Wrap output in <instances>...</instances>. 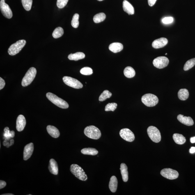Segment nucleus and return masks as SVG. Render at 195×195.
<instances>
[{"label": "nucleus", "instance_id": "f257e3e1", "mask_svg": "<svg viewBox=\"0 0 195 195\" xmlns=\"http://www.w3.org/2000/svg\"><path fill=\"white\" fill-rule=\"evenodd\" d=\"M46 96L49 100L58 107L63 109H67L69 107L68 103L54 94L49 92L46 94Z\"/></svg>", "mask_w": 195, "mask_h": 195}, {"label": "nucleus", "instance_id": "f03ea898", "mask_svg": "<svg viewBox=\"0 0 195 195\" xmlns=\"http://www.w3.org/2000/svg\"><path fill=\"white\" fill-rule=\"evenodd\" d=\"M84 133L86 136L92 139L98 140L101 136V133L100 129L93 125L86 127Z\"/></svg>", "mask_w": 195, "mask_h": 195}, {"label": "nucleus", "instance_id": "7ed1b4c3", "mask_svg": "<svg viewBox=\"0 0 195 195\" xmlns=\"http://www.w3.org/2000/svg\"><path fill=\"white\" fill-rule=\"evenodd\" d=\"M70 171L79 179L86 181L88 176L82 168L77 164H72L70 166Z\"/></svg>", "mask_w": 195, "mask_h": 195}, {"label": "nucleus", "instance_id": "20e7f679", "mask_svg": "<svg viewBox=\"0 0 195 195\" xmlns=\"http://www.w3.org/2000/svg\"><path fill=\"white\" fill-rule=\"evenodd\" d=\"M142 102L148 107H154L158 104V98L152 94H147L143 95L141 98Z\"/></svg>", "mask_w": 195, "mask_h": 195}, {"label": "nucleus", "instance_id": "39448f33", "mask_svg": "<svg viewBox=\"0 0 195 195\" xmlns=\"http://www.w3.org/2000/svg\"><path fill=\"white\" fill-rule=\"evenodd\" d=\"M37 74V70L34 67H31L28 70L22 80V86L25 87L29 86L34 80Z\"/></svg>", "mask_w": 195, "mask_h": 195}, {"label": "nucleus", "instance_id": "423d86ee", "mask_svg": "<svg viewBox=\"0 0 195 195\" xmlns=\"http://www.w3.org/2000/svg\"><path fill=\"white\" fill-rule=\"evenodd\" d=\"M26 44V40H20L10 46L8 49V53L10 56H15L22 50Z\"/></svg>", "mask_w": 195, "mask_h": 195}, {"label": "nucleus", "instance_id": "0eeeda50", "mask_svg": "<svg viewBox=\"0 0 195 195\" xmlns=\"http://www.w3.org/2000/svg\"><path fill=\"white\" fill-rule=\"evenodd\" d=\"M147 132L152 141L155 143L160 142L161 140L160 133L157 128L152 126L149 127L147 129Z\"/></svg>", "mask_w": 195, "mask_h": 195}, {"label": "nucleus", "instance_id": "6e6552de", "mask_svg": "<svg viewBox=\"0 0 195 195\" xmlns=\"http://www.w3.org/2000/svg\"><path fill=\"white\" fill-rule=\"evenodd\" d=\"M63 80L65 84L71 87L76 89H79L83 88V86L82 83L74 78L68 76H64L63 78Z\"/></svg>", "mask_w": 195, "mask_h": 195}, {"label": "nucleus", "instance_id": "1a4fd4ad", "mask_svg": "<svg viewBox=\"0 0 195 195\" xmlns=\"http://www.w3.org/2000/svg\"><path fill=\"white\" fill-rule=\"evenodd\" d=\"M160 174L164 178L169 180H174L178 178L179 173L176 170L171 168H164L160 172Z\"/></svg>", "mask_w": 195, "mask_h": 195}, {"label": "nucleus", "instance_id": "9d476101", "mask_svg": "<svg viewBox=\"0 0 195 195\" xmlns=\"http://www.w3.org/2000/svg\"><path fill=\"white\" fill-rule=\"evenodd\" d=\"M169 62V59L166 57L159 56L154 60L153 64L156 68L162 69L167 66Z\"/></svg>", "mask_w": 195, "mask_h": 195}, {"label": "nucleus", "instance_id": "9b49d317", "mask_svg": "<svg viewBox=\"0 0 195 195\" xmlns=\"http://www.w3.org/2000/svg\"><path fill=\"white\" fill-rule=\"evenodd\" d=\"M120 136L126 141L132 142L135 139L134 135L130 129L128 128H124L121 129L120 132Z\"/></svg>", "mask_w": 195, "mask_h": 195}, {"label": "nucleus", "instance_id": "f8f14e48", "mask_svg": "<svg viewBox=\"0 0 195 195\" xmlns=\"http://www.w3.org/2000/svg\"><path fill=\"white\" fill-rule=\"evenodd\" d=\"M5 0L0 2V8L2 13L5 17L10 19L12 17V12L9 6L5 2Z\"/></svg>", "mask_w": 195, "mask_h": 195}, {"label": "nucleus", "instance_id": "ddd939ff", "mask_svg": "<svg viewBox=\"0 0 195 195\" xmlns=\"http://www.w3.org/2000/svg\"><path fill=\"white\" fill-rule=\"evenodd\" d=\"M26 124V120L25 118L22 115L18 116L16 123V128L19 132H21L24 130Z\"/></svg>", "mask_w": 195, "mask_h": 195}, {"label": "nucleus", "instance_id": "4468645a", "mask_svg": "<svg viewBox=\"0 0 195 195\" xmlns=\"http://www.w3.org/2000/svg\"><path fill=\"white\" fill-rule=\"evenodd\" d=\"M33 150L34 144L33 143H30L25 146L23 154L24 160H27L30 158L33 153Z\"/></svg>", "mask_w": 195, "mask_h": 195}, {"label": "nucleus", "instance_id": "2eb2a0df", "mask_svg": "<svg viewBox=\"0 0 195 195\" xmlns=\"http://www.w3.org/2000/svg\"><path fill=\"white\" fill-rule=\"evenodd\" d=\"M168 40L165 38H161L157 39L152 42V47L156 49H160L167 45Z\"/></svg>", "mask_w": 195, "mask_h": 195}, {"label": "nucleus", "instance_id": "dca6fc26", "mask_svg": "<svg viewBox=\"0 0 195 195\" xmlns=\"http://www.w3.org/2000/svg\"><path fill=\"white\" fill-rule=\"evenodd\" d=\"M177 118L180 123L188 126H190L194 124V122L190 117L185 116L183 115H179L177 117Z\"/></svg>", "mask_w": 195, "mask_h": 195}, {"label": "nucleus", "instance_id": "f3484780", "mask_svg": "<svg viewBox=\"0 0 195 195\" xmlns=\"http://www.w3.org/2000/svg\"><path fill=\"white\" fill-rule=\"evenodd\" d=\"M48 168L51 173L54 175L58 174V164L54 159H51L50 160Z\"/></svg>", "mask_w": 195, "mask_h": 195}, {"label": "nucleus", "instance_id": "a211bd4d", "mask_svg": "<svg viewBox=\"0 0 195 195\" xmlns=\"http://www.w3.org/2000/svg\"><path fill=\"white\" fill-rule=\"evenodd\" d=\"M123 7L124 11L128 14L129 15H134V7L126 0H124L123 2Z\"/></svg>", "mask_w": 195, "mask_h": 195}, {"label": "nucleus", "instance_id": "6ab92c4d", "mask_svg": "<svg viewBox=\"0 0 195 195\" xmlns=\"http://www.w3.org/2000/svg\"><path fill=\"white\" fill-rule=\"evenodd\" d=\"M47 132L52 137L58 138L60 135V133L58 129L53 126L49 125L47 127Z\"/></svg>", "mask_w": 195, "mask_h": 195}, {"label": "nucleus", "instance_id": "aec40b11", "mask_svg": "<svg viewBox=\"0 0 195 195\" xmlns=\"http://www.w3.org/2000/svg\"><path fill=\"white\" fill-rule=\"evenodd\" d=\"M120 170L123 181L127 182L128 180V172L126 165L124 163H122L120 165Z\"/></svg>", "mask_w": 195, "mask_h": 195}, {"label": "nucleus", "instance_id": "412c9836", "mask_svg": "<svg viewBox=\"0 0 195 195\" xmlns=\"http://www.w3.org/2000/svg\"><path fill=\"white\" fill-rule=\"evenodd\" d=\"M118 181L116 177L114 176L111 177L109 184L110 190L112 193H115L118 188Z\"/></svg>", "mask_w": 195, "mask_h": 195}, {"label": "nucleus", "instance_id": "4be33fe9", "mask_svg": "<svg viewBox=\"0 0 195 195\" xmlns=\"http://www.w3.org/2000/svg\"><path fill=\"white\" fill-rule=\"evenodd\" d=\"M123 46L122 44L118 42H115L110 44L109 46V49L113 53H117L123 50Z\"/></svg>", "mask_w": 195, "mask_h": 195}, {"label": "nucleus", "instance_id": "5701e85b", "mask_svg": "<svg viewBox=\"0 0 195 195\" xmlns=\"http://www.w3.org/2000/svg\"><path fill=\"white\" fill-rule=\"evenodd\" d=\"M85 54L82 52H77L74 54H71L69 55L68 58L71 61H77L82 59L85 58Z\"/></svg>", "mask_w": 195, "mask_h": 195}, {"label": "nucleus", "instance_id": "b1692460", "mask_svg": "<svg viewBox=\"0 0 195 195\" xmlns=\"http://www.w3.org/2000/svg\"><path fill=\"white\" fill-rule=\"evenodd\" d=\"M173 138L175 142L178 145H182L186 142L185 138L181 134H175L173 135Z\"/></svg>", "mask_w": 195, "mask_h": 195}, {"label": "nucleus", "instance_id": "393cba45", "mask_svg": "<svg viewBox=\"0 0 195 195\" xmlns=\"http://www.w3.org/2000/svg\"><path fill=\"white\" fill-rule=\"evenodd\" d=\"M124 74L126 77L132 78L135 76L136 72L132 67L128 66L125 68L124 70Z\"/></svg>", "mask_w": 195, "mask_h": 195}, {"label": "nucleus", "instance_id": "a878e982", "mask_svg": "<svg viewBox=\"0 0 195 195\" xmlns=\"http://www.w3.org/2000/svg\"><path fill=\"white\" fill-rule=\"evenodd\" d=\"M179 99L182 100H185L188 98L189 93L188 91L186 88H182L180 90L178 93Z\"/></svg>", "mask_w": 195, "mask_h": 195}, {"label": "nucleus", "instance_id": "bb28decb", "mask_svg": "<svg viewBox=\"0 0 195 195\" xmlns=\"http://www.w3.org/2000/svg\"><path fill=\"white\" fill-rule=\"evenodd\" d=\"M81 152L84 155L94 156L98 154V152L94 148H86L81 150Z\"/></svg>", "mask_w": 195, "mask_h": 195}, {"label": "nucleus", "instance_id": "cd10ccee", "mask_svg": "<svg viewBox=\"0 0 195 195\" xmlns=\"http://www.w3.org/2000/svg\"><path fill=\"white\" fill-rule=\"evenodd\" d=\"M106 18V15L104 13H100L94 16L93 21L96 23H98L103 22Z\"/></svg>", "mask_w": 195, "mask_h": 195}, {"label": "nucleus", "instance_id": "c85d7f7f", "mask_svg": "<svg viewBox=\"0 0 195 195\" xmlns=\"http://www.w3.org/2000/svg\"><path fill=\"white\" fill-rule=\"evenodd\" d=\"M4 133L3 135L6 140L9 139L10 138H13L15 136V132L13 130L10 131L8 127L5 128L4 129Z\"/></svg>", "mask_w": 195, "mask_h": 195}, {"label": "nucleus", "instance_id": "c756f323", "mask_svg": "<svg viewBox=\"0 0 195 195\" xmlns=\"http://www.w3.org/2000/svg\"><path fill=\"white\" fill-rule=\"evenodd\" d=\"M112 94L110 92L109 90H104L103 93L101 94L100 97H99V100L100 102L104 101L106 99L109 98L111 97Z\"/></svg>", "mask_w": 195, "mask_h": 195}, {"label": "nucleus", "instance_id": "7c9ffc66", "mask_svg": "<svg viewBox=\"0 0 195 195\" xmlns=\"http://www.w3.org/2000/svg\"><path fill=\"white\" fill-rule=\"evenodd\" d=\"M63 34L64 30L63 28L58 27L56 28L53 32L52 36L55 38H58L62 36Z\"/></svg>", "mask_w": 195, "mask_h": 195}, {"label": "nucleus", "instance_id": "2f4dec72", "mask_svg": "<svg viewBox=\"0 0 195 195\" xmlns=\"http://www.w3.org/2000/svg\"><path fill=\"white\" fill-rule=\"evenodd\" d=\"M195 65V58H191L184 65V70L187 71L193 68Z\"/></svg>", "mask_w": 195, "mask_h": 195}, {"label": "nucleus", "instance_id": "473e14b6", "mask_svg": "<svg viewBox=\"0 0 195 195\" xmlns=\"http://www.w3.org/2000/svg\"><path fill=\"white\" fill-rule=\"evenodd\" d=\"M23 7L26 10L29 11L31 10L33 0H22Z\"/></svg>", "mask_w": 195, "mask_h": 195}, {"label": "nucleus", "instance_id": "72a5a7b5", "mask_svg": "<svg viewBox=\"0 0 195 195\" xmlns=\"http://www.w3.org/2000/svg\"><path fill=\"white\" fill-rule=\"evenodd\" d=\"M79 15L77 14H76L73 16L71 22L72 26L74 28H77L79 26Z\"/></svg>", "mask_w": 195, "mask_h": 195}, {"label": "nucleus", "instance_id": "f704fd0d", "mask_svg": "<svg viewBox=\"0 0 195 195\" xmlns=\"http://www.w3.org/2000/svg\"><path fill=\"white\" fill-rule=\"evenodd\" d=\"M80 73L84 75H90L93 73V71L91 68L88 67H85L81 69Z\"/></svg>", "mask_w": 195, "mask_h": 195}, {"label": "nucleus", "instance_id": "c9c22d12", "mask_svg": "<svg viewBox=\"0 0 195 195\" xmlns=\"http://www.w3.org/2000/svg\"><path fill=\"white\" fill-rule=\"evenodd\" d=\"M118 104L115 103H109L105 106V111H114L116 109Z\"/></svg>", "mask_w": 195, "mask_h": 195}, {"label": "nucleus", "instance_id": "e433bc0d", "mask_svg": "<svg viewBox=\"0 0 195 195\" xmlns=\"http://www.w3.org/2000/svg\"><path fill=\"white\" fill-rule=\"evenodd\" d=\"M69 0H57V6L59 8H62L66 6Z\"/></svg>", "mask_w": 195, "mask_h": 195}, {"label": "nucleus", "instance_id": "4c0bfd02", "mask_svg": "<svg viewBox=\"0 0 195 195\" xmlns=\"http://www.w3.org/2000/svg\"><path fill=\"white\" fill-rule=\"evenodd\" d=\"M173 18L172 17H166L162 20V22L164 24H170L172 22H173Z\"/></svg>", "mask_w": 195, "mask_h": 195}, {"label": "nucleus", "instance_id": "58836bf2", "mask_svg": "<svg viewBox=\"0 0 195 195\" xmlns=\"http://www.w3.org/2000/svg\"><path fill=\"white\" fill-rule=\"evenodd\" d=\"M5 82L4 80L0 77V90L3 89L5 86Z\"/></svg>", "mask_w": 195, "mask_h": 195}, {"label": "nucleus", "instance_id": "ea45409f", "mask_svg": "<svg viewBox=\"0 0 195 195\" xmlns=\"http://www.w3.org/2000/svg\"><path fill=\"white\" fill-rule=\"evenodd\" d=\"M6 185L7 184L6 182L3 180L0 181V189L6 187Z\"/></svg>", "mask_w": 195, "mask_h": 195}, {"label": "nucleus", "instance_id": "a19ab883", "mask_svg": "<svg viewBox=\"0 0 195 195\" xmlns=\"http://www.w3.org/2000/svg\"><path fill=\"white\" fill-rule=\"evenodd\" d=\"M157 0H148V3L149 6L152 7L155 4Z\"/></svg>", "mask_w": 195, "mask_h": 195}, {"label": "nucleus", "instance_id": "79ce46f5", "mask_svg": "<svg viewBox=\"0 0 195 195\" xmlns=\"http://www.w3.org/2000/svg\"><path fill=\"white\" fill-rule=\"evenodd\" d=\"M189 152L191 154L194 153L195 152V147H192L190 149Z\"/></svg>", "mask_w": 195, "mask_h": 195}, {"label": "nucleus", "instance_id": "37998d69", "mask_svg": "<svg viewBox=\"0 0 195 195\" xmlns=\"http://www.w3.org/2000/svg\"><path fill=\"white\" fill-rule=\"evenodd\" d=\"M190 142L191 143H195V136L193 137H191L190 139Z\"/></svg>", "mask_w": 195, "mask_h": 195}, {"label": "nucleus", "instance_id": "c03bdc74", "mask_svg": "<svg viewBox=\"0 0 195 195\" xmlns=\"http://www.w3.org/2000/svg\"><path fill=\"white\" fill-rule=\"evenodd\" d=\"M14 194H10V193H8V194H3L2 195H14Z\"/></svg>", "mask_w": 195, "mask_h": 195}, {"label": "nucleus", "instance_id": "a18cd8bd", "mask_svg": "<svg viewBox=\"0 0 195 195\" xmlns=\"http://www.w3.org/2000/svg\"><path fill=\"white\" fill-rule=\"evenodd\" d=\"M98 1H104V0H98Z\"/></svg>", "mask_w": 195, "mask_h": 195}, {"label": "nucleus", "instance_id": "49530a36", "mask_svg": "<svg viewBox=\"0 0 195 195\" xmlns=\"http://www.w3.org/2000/svg\"><path fill=\"white\" fill-rule=\"evenodd\" d=\"M167 55V53H166V55Z\"/></svg>", "mask_w": 195, "mask_h": 195}]
</instances>
